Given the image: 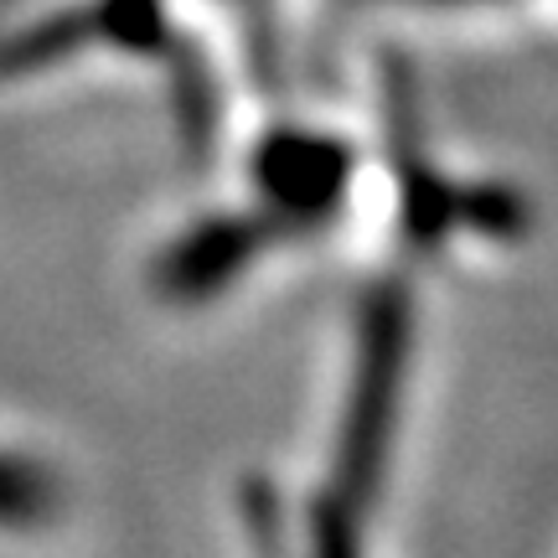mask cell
<instances>
[{"mask_svg": "<svg viewBox=\"0 0 558 558\" xmlns=\"http://www.w3.org/2000/svg\"><path fill=\"white\" fill-rule=\"evenodd\" d=\"M357 177L362 150L347 130L316 120H269L243 156V186H248L243 202L290 248L347 218Z\"/></svg>", "mask_w": 558, "mask_h": 558, "instance_id": "cell-1", "label": "cell"}, {"mask_svg": "<svg viewBox=\"0 0 558 558\" xmlns=\"http://www.w3.org/2000/svg\"><path fill=\"white\" fill-rule=\"evenodd\" d=\"M275 248H284L275 239V228L248 202H239L222 213H202L197 222H181L160 243L156 264H150V284L166 305L202 311V305H218L233 295Z\"/></svg>", "mask_w": 558, "mask_h": 558, "instance_id": "cell-2", "label": "cell"}, {"mask_svg": "<svg viewBox=\"0 0 558 558\" xmlns=\"http://www.w3.org/2000/svg\"><path fill=\"white\" fill-rule=\"evenodd\" d=\"M62 507H68V486H62L58 465L37 460L32 450L0 445V538L58 527Z\"/></svg>", "mask_w": 558, "mask_h": 558, "instance_id": "cell-3", "label": "cell"}, {"mask_svg": "<svg viewBox=\"0 0 558 558\" xmlns=\"http://www.w3.org/2000/svg\"><path fill=\"white\" fill-rule=\"evenodd\" d=\"M403 16H492V11H522L527 0H362Z\"/></svg>", "mask_w": 558, "mask_h": 558, "instance_id": "cell-4", "label": "cell"}, {"mask_svg": "<svg viewBox=\"0 0 558 558\" xmlns=\"http://www.w3.org/2000/svg\"><path fill=\"white\" fill-rule=\"evenodd\" d=\"M192 5H218V11L239 21L248 37H264V32H275V16L284 0H192Z\"/></svg>", "mask_w": 558, "mask_h": 558, "instance_id": "cell-5", "label": "cell"}]
</instances>
